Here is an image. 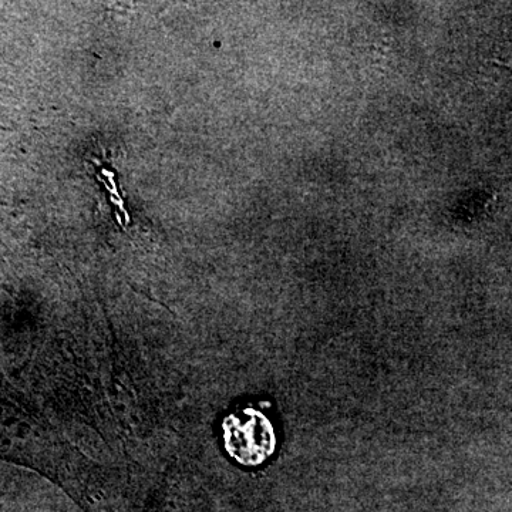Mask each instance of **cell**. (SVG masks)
I'll list each match as a JSON object with an SVG mask.
<instances>
[{
    "mask_svg": "<svg viewBox=\"0 0 512 512\" xmlns=\"http://www.w3.org/2000/svg\"><path fill=\"white\" fill-rule=\"evenodd\" d=\"M244 417L245 419H242V416L237 419V416H231L229 423L225 424V437L232 454L247 439H251L252 463L258 464L274 450L275 434L271 424L262 414L245 412Z\"/></svg>",
    "mask_w": 512,
    "mask_h": 512,
    "instance_id": "1",
    "label": "cell"
}]
</instances>
